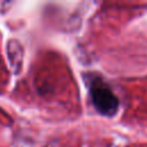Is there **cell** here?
Listing matches in <instances>:
<instances>
[{
	"label": "cell",
	"instance_id": "cell-1",
	"mask_svg": "<svg viewBox=\"0 0 147 147\" xmlns=\"http://www.w3.org/2000/svg\"><path fill=\"white\" fill-rule=\"evenodd\" d=\"M92 103L94 108L105 116H113L118 109V99L109 86L100 79H95L90 88Z\"/></svg>",
	"mask_w": 147,
	"mask_h": 147
}]
</instances>
